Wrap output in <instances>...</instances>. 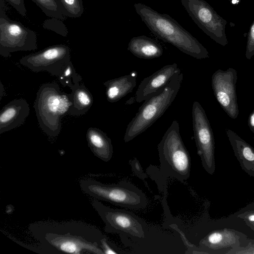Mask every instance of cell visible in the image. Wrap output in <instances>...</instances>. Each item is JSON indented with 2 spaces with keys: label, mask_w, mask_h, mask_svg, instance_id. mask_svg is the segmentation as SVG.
Wrapping results in <instances>:
<instances>
[{
  "label": "cell",
  "mask_w": 254,
  "mask_h": 254,
  "mask_svg": "<svg viewBox=\"0 0 254 254\" xmlns=\"http://www.w3.org/2000/svg\"><path fill=\"white\" fill-rule=\"evenodd\" d=\"M29 229L48 250L74 254H104L100 241L105 236L95 226L84 222H39L30 225Z\"/></svg>",
  "instance_id": "6da1fadb"
},
{
  "label": "cell",
  "mask_w": 254,
  "mask_h": 254,
  "mask_svg": "<svg viewBox=\"0 0 254 254\" xmlns=\"http://www.w3.org/2000/svg\"><path fill=\"white\" fill-rule=\"evenodd\" d=\"M133 6L142 21L158 38L196 59L209 57L207 49L170 15L160 13L145 4L136 3Z\"/></svg>",
  "instance_id": "7a4b0ae2"
},
{
  "label": "cell",
  "mask_w": 254,
  "mask_h": 254,
  "mask_svg": "<svg viewBox=\"0 0 254 254\" xmlns=\"http://www.w3.org/2000/svg\"><path fill=\"white\" fill-rule=\"evenodd\" d=\"M183 79V74L179 69L161 92L144 101L127 126L125 142L142 133L163 115L176 97Z\"/></svg>",
  "instance_id": "3957f363"
},
{
  "label": "cell",
  "mask_w": 254,
  "mask_h": 254,
  "mask_svg": "<svg viewBox=\"0 0 254 254\" xmlns=\"http://www.w3.org/2000/svg\"><path fill=\"white\" fill-rule=\"evenodd\" d=\"M71 105L67 94L62 92L58 84L41 85L33 107L42 130L50 137L58 136L62 127V118L67 114Z\"/></svg>",
  "instance_id": "277c9868"
},
{
  "label": "cell",
  "mask_w": 254,
  "mask_h": 254,
  "mask_svg": "<svg viewBox=\"0 0 254 254\" xmlns=\"http://www.w3.org/2000/svg\"><path fill=\"white\" fill-rule=\"evenodd\" d=\"M161 171L179 181L189 178L190 158L182 140L179 124L174 120L158 144Z\"/></svg>",
  "instance_id": "5b68a950"
},
{
  "label": "cell",
  "mask_w": 254,
  "mask_h": 254,
  "mask_svg": "<svg viewBox=\"0 0 254 254\" xmlns=\"http://www.w3.org/2000/svg\"><path fill=\"white\" fill-rule=\"evenodd\" d=\"M80 187L83 192L92 197L115 205L139 209L147 205L144 193L128 182L108 185L92 179H84L80 181Z\"/></svg>",
  "instance_id": "8992f818"
},
{
  "label": "cell",
  "mask_w": 254,
  "mask_h": 254,
  "mask_svg": "<svg viewBox=\"0 0 254 254\" xmlns=\"http://www.w3.org/2000/svg\"><path fill=\"white\" fill-rule=\"evenodd\" d=\"M4 0H0V55L4 58L17 51L37 49L36 33L21 23L10 19L5 12Z\"/></svg>",
  "instance_id": "52a82bcc"
},
{
  "label": "cell",
  "mask_w": 254,
  "mask_h": 254,
  "mask_svg": "<svg viewBox=\"0 0 254 254\" xmlns=\"http://www.w3.org/2000/svg\"><path fill=\"white\" fill-rule=\"evenodd\" d=\"M194 23L207 36L222 46L228 44L227 21L204 0H180Z\"/></svg>",
  "instance_id": "ba28073f"
},
{
  "label": "cell",
  "mask_w": 254,
  "mask_h": 254,
  "mask_svg": "<svg viewBox=\"0 0 254 254\" xmlns=\"http://www.w3.org/2000/svg\"><path fill=\"white\" fill-rule=\"evenodd\" d=\"M92 205L104 222L106 232L139 238L144 237L143 223L134 213L109 207L97 200H93Z\"/></svg>",
  "instance_id": "9c48e42d"
},
{
  "label": "cell",
  "mask_w": 254,
  "mask_h": 254,
  "mask_svg": "<svg viewBox=\"0 0 254 254\" xmlns=\"http://www.w3.org/2000/svg\"><path fill=\"white\" fill-rule=\"evenodd\" d=\"M192 118L197 153L204 169L212 175L215 170L214 135L205 111L197 101L192 105Z\"/></svg>",
  "instance_id": "30bf717a"
},
{
  "label": "cell",
  "mask_w": 254,
  "mask_h": 254,
  "mask_svg": "<svg viewBox=\"0 0 254 254\" xmlns=\"http://www.w3.org/2000/svg\"><path fill=\"white\" fill-rule=\"evenodd\" d=\"M70 61L69 47L58 44L23 57L19 63L34 72L46 71L58 77L63 73Z\"/></svg>",
  "instance_id": "8fae6325"
},
{
  "label": "cell",
  "mask_w": 254,
  "mask_h": 254,
  "mask_svg": "<svg viewBox=\"0 0 254 254\" xmlns=\"http://www.w3.org/2000/svg\"><path fill=\"white\" fill-rule=\"evenodd\" d=\"M237 79V72L232 67L226 70L219 69L211 77V86L215 98L232 119H236L239 114L236 90Z\"/></svg>",
  "instance_id": "7c38bea8"
},
{
  "label": "cell",
  "mask_w": 254,
  "mask_h": 254,
  "mask_svg": "<svg viewBox=\"0 0 254 254\" xmlns=\"http://www.w3.org/2000/svg\"><path fill=\"white\" fill-rule=\"evenodd\" d=\"M179 69L176 64H168L144 78L135 92L136 102L140 103L161 92Z\"/></svg>",
  "instance_id": "4fadbf2b"
},
{
  "label": "cell",
  "mask_w": 254,
  "mask_h": 254,
  "mask_svg": "<svg viewBox=\"0 0 254 254\" xmlns=\"http://www.w3.org/2000/svg\"><path fill=\"white\" fill-rule=\"evenodd\" d=\"M29 111V105L24 99H14L7 104L0 112V134L22 125Z\"/></svg>",
  "instance_id": "5bb4252c"
},
{
  "label": "cell",
  "mask_w": 254,
  "mask_h": 254,
  "mask_svg": "<svg viewBox=\"0 0 254 254\" xmlns=\"http://www.w3.org/2000/svg\"><path fill=\"white\" fill-rule=\"evenodd\" d=\"M247 241V236L235 230L223 229L210 232L200 242L208 250H220L241 246Z\"/></svg>",
  "instance_id": "9a60e30c"
},
{
  "label": "cell",
  "mask_w": 254,
  "mask_h": 254,
  "mask_svg": "<svg viewBox=\"0 0 254 254\" xmlns=\"http://www.w3.org/2000/svg\"><path fill=\"white\" fill-rule=\"evenodd\" d=\"M226 135L243 170L254 178V149L232 130L226 128Z\"/></svg>",
  "instance_id": "2e32d148"
},
{
  "label": "cell",
  "mask_w": 254,
  "mask_h": 254,
  "mask_svg": "<svg viewBox=\"0 0 254 254\" xmlns=\"http://www.w3.org/2000/svg\"><path fill=\"white\" fill-rule=\"evenodd\" d=\"M88 145L95 156L105 162L111 160L113 147L111 139L99 128L89 127L86 132Z\"/></svg>",
  "instance_id": "e0dca14e"
},
{
  "label": "cell",
  "mask_w": 254,
  "mask_h": 254,
  "mask_svg": "<svg viewBox=\"0 0 254 254\" xmlns=\"http://www.w3.org/2000/svg\"><path fill=\"white\" fill-rule=\"evenodd\" d=\"M127 50L139 58L147 60L159 58L163 53L160 45L145 35L132 37L128 43Z\"/></svg>",
  "instance_id": "ac0fdd59"
},
{
  "label": "cell",
  "mask_w": 254,
  "mask_h": 254,
  "mask_svg": "<svg viewBox=\"0 0 254 254\" xmlns=\"http://www.w3.org/2000/svg\"><path fill=\"white\" fill-rule=\"evenodd\" d=\"M103 85L106 87L108 101L116 102L133 90L136 85V76L134 73H131L106 81Z\"/></svg>",
  "instance_id": "d6986e66"
},
{
  "label": "cell",
  "mask_w": 254,
  "mask_h": 254,
  "mask_svg": "<svg viewBox=\"0 0 254 254\" xmlns=\"http://www.w3.org/2000/svg\"><path fill=\"white\" fill-rule=\"evenodd\" d=\"M70 89L71 92L67 95L71 105L67 114L74 116L85 114L93 105L92 94L83 84L80 83L74 84Z\"/></svg>",
  "instance_id": "ffe728a7"
},
{
  "label": "cell",
  "mask_w": 254,
  "mask_h": 254,
  "mask_svg": "<svg viewBox=\"0 0 254 254\" xmlns=\"http://www.w3.org/2000/svg\"><path fill=\"white\" fill-rule=\"evenodd\" d=\"M48 16L64 20L66 12L58 0H32Z\"/></svg>",
  "instance_id": "44dd1931"
},
{
  "label": "cell",
  "mask_w": 254,
  "mask_h": 254,
  "mask_svg": "<svg viewBox=\"0 0 254 254\" xmlns=\"http://www.w3.org/2000/svg\"><path fill=\"white\" fill-rule=\"evenodd\" d=\"M58 78L63 86L69 88L74 84L80 83L82 80L81 76L76 72L71 61L67 64L63 73L58 76Z\"/></svg>",
  "instance_id": "7402d4cb"
},
{
  "label": "cell",
  "mask_w": 254,
  "mask_h": 254,
  "mask_svg": "<svg viewBox=\"0 0 254 254\" xmlns=\"http://www.w3.org/2000/svg\"><path fill=\"white\" fill-rule=\"evenodd\" d=\"M66 12V17L78 18L84 12L82 0H58Z\"/></svg>",
  "instance_id": "603a6c76"
},
{
  "label": "cell",
  "mask_w": 254,
  "mask_h": 254,
  "mask_svg": "<svg viewBox=\"0 0 254 254\" xmlns=\"http://www.w3.org/2000/svg\"><path fill=\"white\" fill-rule=\"evenodd\" d=\"M254 55V20L251 25L247 35L245 56L250 60Z\"/></svg>",
  "instance_id": "cb8c5ba5"
},
{
  "label": "cell",
  "mask_w": 254,
  "mask_h": 254,
  "mask_svg": "<svg viewBox=\"0 0 254 254\" xmlns=\"http://www.w3.org/2000/svg\"><path fill=\"white\" fill-rule=\"evenodd\" d=\"M226 254H254V242H250L245 246H240L237 248L231 249Z\"/></svg>",
  "instance_id": "d4e9b609"
},
{
  "label": "cell",
  "mask_w": 254,
  "mask_h": 254,
  "mask_svg": "<svg viewBox=\"0 0 254 254\" xmlns=\"http://www.w3.org/2000/svg\"><path fill=\"white\" fill-rule=\"evenodd\" d=\"M23 17L26 16L24 0H5Z\"/></svg>",
  "instance_id": "484cf974"
},
{
  "label": "cell",
  "mask_w": 254,
  "mask_h": 254,
  "mask_svg": "<svg viewBox=\"0 0 254 254\" xmlns=\"http://www.w3.org/2000/svg\"><path fill=\"white\" fill-rule=\"evenodd\" d=\"M101 247L104 252V254H117V252H115L110 246L109 244V242L107 241V238L104 237L101 239Z\"/></svg>",
  "instance_id": "4316f807"
},
{
  "label": "cell",
  "mask_w": 254,
  "mask_h": 254,
  "mask_svg": "<svg viewBox=\"0 0 254 254\" xmlns=\"http://www.w3.org/2000/svg\"><path fill=\"white\" fill-rule=\"evenodd\" d=\"M238 216L243 219L246 223L254 222V210L245 211Z\"/></svg>",
  "instance_id": "83f0119b"
},
{
  "label": "cell",
  "mask_w": 254,
  "mask_h": 254,
  "mask_svg": "<svg viewBox=\"0 0 254 254\" xmlns=\"http://www.w3.org/2000/svg\"><path fill=\"white\" fill-rule=\"evenodd\" d=\"M130 165L131 166L132 170L134 173L136 174V175L137 174L140 175L141 174L143 170H142V168L137 160L134 159L131 160Z\"/></svg>",
  "instance_id": "f1b7e54d"
},
{
  "label": "cell",
  "mask_w": 254,
  "mask_h": 254,
  "mask_svg": "<svg viewBox=\"0 0 254 254\" xmlns=\"http://www.w3.org/2000/svg\"><path fill=\"white\" fill-rule=\"evenodd\" d=\"M248 124L250 130L254 135V109L249 116Z\"/></svg>",
  "instance_id": "f546056e"
},
{
  "label": "cell",
  "mask_w": 254,
  "mask_h": 254,
  "mask_svg": "<svg viewBox=\"0 0 254 254\" xmlns=\"http://www.w3.org/2000/svg\"><path fill=\"white\" fill-rule=\"evenodd\" d=\"M246 224L254 231V222L248 223Z\"/></svg>",
  "instance_id": "4dcf8cb0"
},
{
  "label": "cell",
  "mask_w": 254,
  "mask_h": 254,
  "mask_svg": "<svg viewBox=\"0 0 254 254\" xmlns=\"http://www.w3.org/2000/svg\"><path fill=\"white\" fill-rule=\"evenodd\" d=\"M233 4H238L240 0H229Z\"/></svg>",
  "instance_id": "1f68e13d"
}]
</instances>
